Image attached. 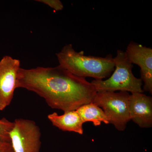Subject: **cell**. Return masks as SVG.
Instances as JSON below:
<instances>
[{"label": "cell", "mask_w": 152, "mask_h": 152, "mask_svg": "<svg viewBox=\"0 0 152 152\" xmlns=\"http://www.w3.org/2000/svg\"><path fill=\"white\" fill-rule=\"evenodd\" d=\"M16 88L36 93L51 108L64 113L76 110L83 105L93 102L97 93L91 83L73 75L60 65L20 68Z\"/></svg>", "instance_id": "cell-1"}, {"label": "cell", "mask_w": 152, "mask_h": 152, "mask_svg": "<svg viewBox=\"0 0 152 152\" xmlns=\"http://www.w3.org/2000/svg\"><path fill=\"white\" fill-rule=\"evenodd\" d=\"M59 65L78 77L103 80L110 77L115 68L114 57L86 56L83 51L75 50L72 44L63 47L56 54Z\"/></svg>", "instance_id": "cell-2"}, {"label": "cell", "mask_w": 152, "mask_h": 152, "mask_svg": "<svg viewBox=\"0 0 152 152\" xmlns=\"http://www.w3.org/2000/svg\"><path fill=\"white\" fill-rule=\"evenodd\" d=\"M114 59L115 68L112 75L106 80H94L91 82L97 92L120 91L131 94L143 93L142 81L133 74V64L125 52L118 50Z\"/></svg>", "instance_id": "cell-3"}, {"label": "cell", "mask_w": 152, "mask_h": 152, "mask_svg": "<svg viewBox=\"0 0 152 152\" xmlns=\"http://www.w3.org/2000/svg\"><path fill=\"white\" fill-rule=\"evenodd\" d=\"M127 92H97L93 103L102 109L108 119L118 130L124 131L131 121Z\"/></svg>", "instance_id": "cell-4"}, {"label": "cell", "mask_w": 152, "mask_h": 152, "mask_svg": "<svg viewBox=\"0 0 152 152\" xmlns=\"http://www.w3.org/2000/svg\"><path fill=\"white\" fill-rule=\"evenodd\" d=\"M14 124L10 134L14 152H39L41 133L35 122L20 118Z\"/></svg>", "instance_id": "cell-5"}, {"label": "cell", "mask_w": 152, "mask_h": 152, "mask_svg": "<svg viewBox=\"0 0 152 152\" xmlns=\"http://www.w3.org/2000/svg\"><path fill=\"white\" fill-rule=\"evenodd\" d=\"M20 68V60L5 56L0 60V110L10 105L16 89L17 75Z\"/></svg>", "instance_id": "cell-6"}, {"label": "cell", "mask_w": 152, "mask_h": 152, "mask_svg": "<svg viewBox=\"0 0 152 152\" xmlns=\"http://www.w3.org/2000/svg\"><path fill=\"white\" fill-rule=\"evenodd\" d=\"M126 55L132 64L140 68L143 91L152 94V49L131 41L127 47Z\"/></svg>", "instance_id": "cell-7"}, {"label": "cell", "mask_w": 152, "mask_h": 152, "mask_svg": "<svg viewBox=\"0 0 152 152\" xmlns=\"http://www.w3.org/2000/svg\"><path fill=\"white\" fill-rule=\"evenodd\" d=\"M131 120L142 128L152 127V98L143 93H134L129 98Z\"/></svg>", "instance_id": "cell-8"}, {"label": "cell", "mask_w": 152, "mask_h": 152, "mask_svg": "<svg viewBox=\"0 0 152 152\" xmlns=\"http://www.w3.org/2000/svg\"><path fill=\"white\" fill-rule=\"evenodd\" d=\"M48 118L52 124L61 130L83 134L84 123L77 110L64 112L61 115L54 112L49 114Z\"/></svg>", "instance_id": "cell-9"}, {"label": "cell", "mask_w": 152, "mask_h": 152, "mask_svg": "<svg viewBox=\"0 0 152 152\" xmlns=\"http://www.w3.org/2000/svg\"><path fill=\"white\" fill-rule=\"evenodd\" d=\"M76 110L84 124L91 122L95 126H100L102 122L106 124H109L108 119L102 109L92 102L83 105Z\"/></svg>", "instance_id": "cell-10"}, {"label": "cell", "mask_w": 152, "mask_h": 152, "mask_svg": "<svg viewBox=\"0 0 152 152\" xmlns=\"http://www.w3.org/2000/svg\"><path fill=\"white\" fill-rule=\"evenodd\" d=\"M14 122L5 118L0 119V142L10 143V132L14 127Z\"/></svg>", "instance_id": "cell-11"}, {"label": "cell", "mask_w": 152, "mask_h": 152, "mask_svg": "<svg viewBox=\"0 0 152 152\" xmlns=\"http://www.w3.org/2000/svg\"><path fill=\"white\" fill-rule=\"evenodd\" d=\"M36 1L47 5L56 11L62 10L64 9L63 3L60 0H37Z\"/></svg>", "instance_id": "cell-12"}, {"label": "cell", "mask_w": 152, "mask_h": 152, "mask_svg": "<svg viewBox=\"0 0 152 152\" xmlns=\"http://www.w3.org/2000/svg\"><path fill=\"white\" fill-rule=\"evenodd\" d=\"M0 151L8 152H14L12 144L10 143L0 142Z\"/></svg>", "instance_id": "cell-13"}, {"label": "cell", "mask_w": 152, "mask_h": 152, "mask_svg": "<svg viewBox=\"0 0 152 152\" xmlns=\"http://www.w3.org/2000/svg\"><path fill=\"white\" fill-rule=\"evenodd\" d=\"M0 152H8L3 151H0Z\"/></svg>", "instance_id": "cell-14"}]
</instances>
